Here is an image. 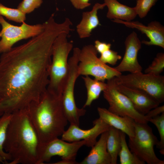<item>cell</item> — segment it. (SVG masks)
Segmentation results:
<instances>
[{"label":"cell","instance_id":"1","mask_svg":"<svg viewBox=\"0 0 164 164\" xmlns=\"http://www.w3.org/2000/svg\"><path fill=\"white\" fill-rule=\"evenodd\" d=\"M44 24L40 34L1 54L0 116L27 107L47 90L53 43L64 29L52 20Z\"/></svg>","mask_w":164,"mask_h":164},{"label":"cell","instance_id":"2","mask_svg":"<svg viewBox=\"0 0 164 164\" xmlns=\"http://www.w3.org/2000/svg\"><path fill=\"white\" fill-rule=\"evenodd\" d=\"M4 151L9 155V164H37L38 150L40 143L29 118L27 107L12 113Z\"/></svg>","mask_w":164,"mask_h":164},{"label":"cell","instance_id":"3","mask_svg":"<svg viewBox=\"0 0 164 164\" xmlns=\"http://www.w3.org/2000/svg\"><path fill=\"white\" fill-rule=\"evenodd\" d=\"M62 95L47 89L38 100L27 106L29 118L40 143L58 138L65 131L68 121L63 110Z\"/></svg>","mask_w":164,"mask_h":164},{"label":"cell","instance_id":"4","mask_svg":"<svg viewBox=\"0 0 164 164\" xmlns=\"http://www.w3.org/2000/svg\"><path fill=\"white\" fill-rule=\"evenodd\" d=\"M69 33H60L53 45L47 89L59 94L62 95L68 73V57L73 46L67 39Z\"/></svg>","mask_w":164,"mask_h":164},{"label":"cell","instance_id":"5","mask_svg":"<svg viewBox=\"0 0 164 164\" xmlns=\"http://www.w3.org/2000/svg\"><path fill=\"white\" fill-rule=\"evenodd\" d=\"M80 51L79 48H74L73 55L68 60V73L62 95L63 110L68 121L77 126H79L80 118L86 112L83 108L77 106L74 96L75 83L79 76L78 67Z\"/></svg>","mask_w":164,"mask_h":164},{"label":"cell","instance_id":"6","mask_svg":"<svg viewBox=\"0 0 164 164\" xmlns=\"http://www.w3.org/2000/svg\"><path fill=\"white\" fill-rule=\"evenodd\" d=\"M135 134L129 137L128 146L131 151L140 160L148 164H164V161L156 155L154 146L159 140L147 123L135 124Z\"/></svg>","mask_w":164,"mask_h":164},{"label":"cell","instance_id":"7","mask_svg":"<svg viewBox=\"0 0 164 164\" xmlns=\"http://www.w3.org/2000/svg\"><path fill=\"white\" fill-rule=\"evenodd\" d=\"M97 53L92 45L85 46L80 50L78 67L79 76H92L98 80L105 82L121 74L114 67L101 61L97 57Z\"/></svg>","mask_w":164,"mask_h":164},{"label":"cell","instance_id":"8","mask_svg":"<svg viewBox=\"0 0 164 164\" xmlns=\"http://www.w3.org/2000/svg\"><path fill=\"white\" fill-rule=\"evenodd\" d=\"M116 83L142 90L160 104L164 101V76L143 73L142 72L122 75L114 77Z\"/></svg>","mask_w":164,"mask_h":164},{"label":"cell","instance_id":"9","mask_svg":"<svg viewBox=\"0 0 164 164\" xmlns=\"http://www.w3.org/2000/svg\"><path fill=\"white\" fill-rule=\"evenodd\" d=\"M106 84L103 96L108 103L110 111L121 116L129 117L136 122L148 123L145 115L138 112L128 98L117 89L114 77L108 80Z\"/></svg>","mask_w":164,"mask_h":164},{"label":"cell","instance_id":"10","mask_svg":"<svg viewBox=\"0 0 164 164\" xmlns=\"http://www.w3.org/2000/svg\"><path fill=\"white\" fill-rule=\"evenodd\" d=\"M0 24L2 27L0 40L1 54L10 50L18 41L39 35L45 28L44 23L30 25L24 22L20 26H15L8 22L0 15Z\"/></svg>","mask_w":164,"mask_h":164},{"label":"cell","instance_id":"11","mask_svg":"<svg viewBox=\"0 0 164 164\" xmlns=\"http://www.w3.org/2000/svg\"><path fill=\"white\" fill-rule=\"evenodd\" d=\"M86 144L84 140L68 143L58 138L46 143L40 142L38 150L37 164L49 162L55 156H61L62 159L76 160L79 150Z\"/></svg>","mask_w":164,"mask_h":164},{"label":"cell","instance_id":"12","mask_svg":"<svg viewBox=\"0 0 164 164\" xmlns=\"http://www.w3.org/2000/svg\"><path fill=\"white\" fill-rule=\"evenodd\" d=\"M93 124V127L87 130L70 124L61 135V139L70 142L84 140L86 142L85 146L91 147L96 142L98 136L108 131L110 126L99 118L94 120Z\"/></svg>","mask_w":164,"mask_h":164},{"label":"cell","instance_id":"13","mask_svg":"<svg viewBox=\"0 0 164 164\" xmlns=\"http://www.w3.org/2000/svg\"><path fill=\"white\" fill-rule=\"evenodd\" d=\"M142 43L135 32L128 35L125 42V50L124 56L114 68L121 73L125 71L131 73L141 72L142 68L138 61L137 55L141 48Z\"/></svg>","mask_w":164,"mask_h":164},{"label":"cell","instance_id":"14","mask_svg":"<svg viewBox=\"0 0 164 164\" xmlns=\"http://www.w3.org/2000/svg\"><path fill=\"white\" fill-rule=\"evenodd\" d=\"M112 21L124 24L128 27L136 29L145 34L149 40H142V43L148 46H157L164 48V27L159 22L152 21L147 26H145L138 21L126 22L117 19Z\"/></svg>","mask_w":164,"mask_h":164},{"label":"cell","instance_id":"15","mask_svg":"<svg viewBox=\"0 0 164 164\" xmlns=\"http://www.w3.org/2000/svg\"><path fill=\"white\" fill-rule=\"evenodd\" d=\"M116 84L117 89L127 96L135 109L143 115H145L160 104L153 97L143 91L116 83Z\"/></svg>","mask_w":164,"mask_h":164},{"label":"cell","instance_id":"16","mask_svg":"<svg viewBox=\"0 0 164 164\" xmlns=\"http://www.w3.org/2000/svg\"><path fill=\"white\" fill-rule=\"evenodd\" d=\"M97 111L99 118L110 126L124 132L129 137L134 136L135 122L132 118L118 115L104 108L98 107Z\"/></svg>","mask_w":164,"mask_h":164},{"label":"cell","instance_id":"17","mask_svg":"<svg viewBox=\"0 0 164 164\" xmlns=\"http://www.w3.org/2000/svg\"><path fill=\"white\" fill-rule=\"evenodd\" d=\"M108 135V131L101 134L88 155L79 164H111V157L107 148Z\"/></svg>","mask_w":164,"mask_h":164},{"label":"cell","instance_id":"18","mask_svg":"<svg viewBox=\"0 0 164 164\" xmlns=\"http://www.w3.org/2000/svg\"><path fill=\"white\" fill-rule=\"evenodd\" d=\"M105 6L106 5L104 3H96L90 11L83 13L82 19L76 27L77 32L80 38L89 37L92 30L100 25L97 15V12Z\"/></svg>","mask_w":164,"mask_h":164},{"label":"cell","instance_id":"19","mask_svg":"<svg viewBox=\"0 0 164 164\" xmlns=\"http://www.w3.org/2000/svg\"><path fill=\"white\" fill-rule=\"evenodd\" d=\"M104 3L108 8L106 16L109 19L130 22L137 16L134 7L122 4L117 0H104Z\"/></svg>","mask_w":164,"mask_h":164},{"label":"cell","instance_id":"20","mask_svg":"<svg viewBox=\"0 0 164 164\" xmlns=\"http://www.w3.org/2000/svg\"><path fill=\"white\" fill-rule=\"evenodd\" d=\"M87 91V97L83 108L90 106L92 102L97 99L102 91L106 88L107 84L105 82L92 79L89 76L83 77Z\"/></svg>","mask_w":164,"mask_h":164},{"label":"cell","instance_id":"21","mask_svg":"<svg viewBox=\"0 0 164 164\" xmlns=\"http://www.w3.org/2000/svg\"><path fill=\"white\" fill-rule=\"evenodd\" d=\"M108 131L107 150L111 157V164H116L121 148L120 131L110 126Z\"/></svg>","mask_w":164,"mask_h":164},{"label":"cell","instance_id":"22","mask_svg":"<svg viewBox=\"0 0 164 164\" xmlns=\"http://www.w3.org/2000/svg\"><path fill=\"white\" fill-rule=\"evenodd\" d=\"M121 148L118 154L121 164H145L129 149L126 140V134L120 131Z\"/></svg>","mask_w":164,"mask_h":164},{"label":"cell","instance_id":"23","mask_svg":"<svg viewBox=\"0 0 164 164\" xmlns=\"http://www.w3.org/2000/svg\"><path fill=\"white\" fill-rule=\"evenodd\" d=\"M12 113H5L0 118V156L4 159L5 162L11 161L9 155L5 152L3 148L8 125L12 117Z\"/></svg>","mask_w":164,"mask_h":164},{"label":"cell","instance_id":"24","mask_svg":"<svg viewBox=\"0 0 164 164\" xmlns=\"http://www.w3.org/2000/svg\"><path fill=\"white\" fill-rule=\"evenodd\" d=\"M26 14L18 9L6 7L0 2V15L16 22L22 23L26 19Z\"/></svg>","mask_w":164,"mask_h":164},{"label":"cell","instance_id":"25","mask_svg":"<svg viewBox=\"0 0 164 164\" xmlns=\"http://www.w3.org/2000/svg\"><path fill=\"white\" fill-rule=\"evenodd\" d=\"M148 121L154 124L156 127L159 135L160 141L156 145V147L159 149L160 153L164 155V112L160 114L151 118Z\"/></svg>","mask_w":164,"mask_h":164},{"label":"cell","instance_id":"26","mask_svg":"<svg viewBox=\"0 0 164 164\" xmlns=\"http://www.w3.org/2000/svg\"><path fill=\"white\" fill-rule=\"evenodd\" d=\"M164 68V54L163 53H157L152 63L145 70V72L158 76L163 71Z\"/></svg>","mask_w":164,"mask_h":164},{"label":"cell","instance_id":"27","mask_svg":"<svg viewBox=\"0 0 164 164\" xmlns=\"http://www.w3.org/2000/svg\"><path fill=\"white\" fill-rule=\"evenodd\" d=\"M158 0H137L134 7L137 14L141 18L146 16L151 8Z\"/></svg>","mask_w":164,"mask_h":164},{"label":"cell","instance_id":"28","mask_svg":"<svg viewBox=\"0 0 164 164\" xmlns=\"http://www.w3.org/2000/svg\"><path fill=\"white\" fill-rule=\"evenodd\" d=\"M43 2V0H23L17 8L26 14H29L39 8Z\"/></svg>","mask_w":164,"mask_h":164},{"label":"cell","instance_id":"29","mask_svg":"<svg viewBox=\"0 0 164 164\" xmlns=\"http://www.w3.org/2000/svg\"><path fill=\"white\" fill-rule=\"evenodd\" d=\"M99 58L100 60L104 63H109L112 65H115L118 60H120L121 56L118 52L109 49L101 54Z\"/></svg>","mask_w":164,"mask_h":164},{"label":"cell","instance_id":"30","mask_svg":"<svg viewBox=\"0 0 164 164\" xmlns=\"http://www.w3.org/2000/svg\"><path fill=\"white\" fill-rule=\"evenodd\" d=\"M73 6L77 9H83L90 6V0H69Z\"/></svg>","mask_w":164,"mask_h":164},{"label":"cell","instance_id":"31","mask_svg":"<svg viewBox=\"0 0 164 164\" xmlns=\"http://www.w3.org/2000/svg\"><path fill=\"white\" fill-rule=\"evenodd\" d=\"M163 112H164V105L160 106H159L150 110L145 115L148 121L149 119L156 117Z\"/></svg>","mask_w":164,"mask_h":164},{"label":"cell","instance_id":"32","mask_svg":"<svg viewBox=\"0 0 164 164\" xmlns=\"http://www.w3.org/2000/svg\"><path fill=\"white\" fill-rule=\"evenodd\" d=\"M94 43L95 48L97 52L100 54L110 49L111 46V44L110 43L101 42L98 40H96Z\"/></svg>","mask_w":164,"mask_h":164},{"label":"cell","instance_id":"33","mask_svg":"<svg viewBox=\"0 0 164 164\" xmlns=\"http://www.w3.org/2000/svg\"><path fill=\"white\" fill-rule=\"evenodd\" d=\"M54 164H79L76 160L67 159H62L61 161L53 163Z\"/></svg>","mask_w":164,"mask_h":164},{"label":"cell","instance_id":"34","mask_svg":"<svg viewBox=\"0 0 164 164\" xmlns=\"http://www.w3.org/2000/svg\"><path fill=\"white\" fill-rule=\"evenodd\" d=\"M4 162H5V161L4 159L2 157L0 156V163H4Z\"/></svg>","mask_w":164,"mask_h":164},{"label":"cell","instance_id":"35","mask_svg":"<svg viewBox=\"0 0 164 164\" xmlns=\"http://www.w3.org/2000/svg\"><path fill=\"white\" fill-rule=\"evenodd\" d=\"M1 34H2V32H1V31L0 32V37L1 36Z\"/></svg>","mask_w":164,"mask_h":164},{"label":"cell","instance_id":"36","mask_svg":"<svg viewBox=\"0 0 164 164\" xmlns=\"http://www.w3.org/2000/svg\"></svg>","mask_w":164,"mask_h":164}]
</instances>
